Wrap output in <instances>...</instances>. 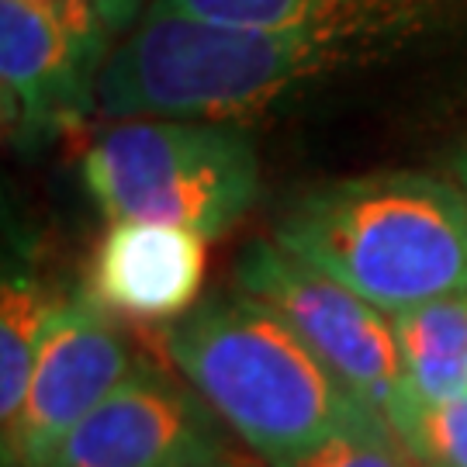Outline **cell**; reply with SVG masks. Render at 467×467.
<instances>
[{
  "mask_svg": "<svg viewBox=\"0 0 467 467\" xmlns=\"http://www.w3.org/2000/svg\"><path fill=\"white\" fill-rule=\"evenodd\" d=\"M274 243L384 316L467 295V194L430 173H368L305 191Z\"/></svg>",
  "mask_w": 467,
  "mask_h": 467,
  "instance_id": "cell-1",
  "label": "cell"
},
{
  "mask_svg": "<svg viewBox=\"0 0 467 467\" xmlns=\"http://www.w3.org/2000/svg\"><path fill=\"white\" fill-rule=\"evenodd\" d=\"M170 360L270 464L347 433H391L267 301L215 298L167 336ZM395 436V433H391Z\"/></svg>",
  "mask_w": 467,
  "mask_h": 467,
  "instance_id": "cell-2",
  "label": "cell"
},
{
  "mask_svg": "<svg viewBox=\"0 0 467 467\" xmlns=\"http://www.w3.org/2000/svg\"><path fill=\"white\" fill-rule=\"evenodd\" d=\"M378 52L312 32L225 28L150 4L100 69L98 100L118 118L225 121Z\"/></svg>",
  "mask_w": 467,
  "mask_h": 467,
  "instance_id": "cell-3",
  "label": "cell"
},
{
  "mask_svg": "<svg viewBox=\"0 0 467 467\" xmlns=\"http://www.w3.org/2000/svg\"><path fill=\"white\" fill-rule=\"evenodd\" d=\"M84 184L108 222H160L215 239L260 194L250 139L225 121H125L84 156Z\"/></svg>",
  "mask_w": 467,
  "mask_h": 467,
  "instance_id": "cell-4",
  "label": "cell"
},
{
  "mask_svg": "<svg viewBox=\"0 0 467 467\" xmlns=\"http://www.w3.org/2000/svg\"><path fill=\"white\" fill-rule=\"evenodd\" d=\"M235 274L239 287L287 318V326L312 347L318 360L399 440L412 399L401 374L391 316L277 243H250Z\"/></svg>",
  "mask_w": 467,
  "mask_h": 467,
  "instance_id": "cell-5",
  "label": "cell"
},
{
  "mask_svg": "<svg viewBox=\"0 0 467 467\" xmlns=\"http://www.w3.org/2000/svg\"><path fill=\"white\" fill-rule=\"evenodd\" d=\"M132 374H139L132 350L98 301L90 295L56 301L28 395L15 426L4 430L7 461L46 467L56 447Z\"/></svg>",
  "mask_w": 467,
  "mask_h": 467,
  "instance_id": "cell-6",
  "label": "cell"
},
{
  "mask_svg": "<svg viewBox=\"0 0 467 467\" xmlns=\"http://www.w3.org/2000/svg\"><path fill=\"white\" fill-rule=\"evenodd\" d=\"M104 56L28 0H0V98L17 139H46L94 108Z\"/></svg>",
  "mask_w": 467,
  "mask_h": 467,
  "instance_id": "cell-7",
  "label": "cell"
},
{
  "mask_svg": "<svg viewBox=\"0 0 467 467\" xmlns=\"http://www.w3.org/2000/svg\"><path fill=\"white\" fill-rule=\"evenodd\" d=\"M208 464L212 447L194 409L146 370L118 384L46 461V467Z\"/></svg>",
  "mask_w": 467,
  "mask_h": 467,
  "instance_id": "cell-8",
  "label": "cell"
},
{
  "mask_svg": "<svg viewBox=\"0 0 467 467\" xmlns=\"http://www.w3.org/2000/svg\"><path fill=\"white\" fill-rule=\"evenodd\" d=\"M204 235L160 222H111L90 264V298L129 318H184L204 284Z\"/></svg>",
  "mask_w": 467,
  "mask_h": 467,
  "instance_id": "cell-9",
  "label": "cell"
},
{
  "mask_svg": "<svg viewBox=\"0 0 467 467\" xmlns=\"http://www.w3.org/2000/svg\"><path fill=\"white\" fill-rule=\"evenodd\" d=\"M173 15H187L256 32H312L353 42L370 52L426 28L447 0H152Z\"/></svg>",
  "mask_w": 467,
  "mask_h": 467,
  "instance_id": "cell-10",
  "label": "cell"
},
{
  "mask_svg": "<svg viewBox=\"0 0 467 467\" xmlns=\"http://www.w3.org/2000/svg\"><path fill=\"white\" fill-rule=\"evenodd\" d=\"M391 333L412 405L467 395V295L391 316Z\"/></svg>",
  "mask_w": 467,
  "mask_h": 467,
  "instance_id": "cell-11",
  "label": "cell"
},
{
  "mask_svg": "<svg viewBox=\"0 0 467 467\" xmlns=\"http://www.w3.org/2000/svg\"><path fill=\"white\" fill-rule=\"evenodd\" d=\"M56 301L32 277H7L0 291V422L15 426Z\"/></svg>",
  "mask_w": 467,
  "mask_h": 467,
  "instance_id": "cell-12",
  "label": "cell"
},
{
  "mask_svg": "<svg viewBox=\"0 0 467 467\" xmlns=\"http://www.w3.org/2000/svg\"><path fill=\"white\" fill-rule=\"evenodd\" d=\"M399 443L419 467H467V395L440 405H412Z\"/></svg>",
  "mask_w": 467,
  "mask_h": 467,
  "instance_id": "cell-13",
  "label": "cell"
},
{
  "mask_svg": "<svg viewBox=\"0 0 467 467\" xmlns=\"http://www.w3.org/2000/svg\"><path fill=\"white\" fill-rule=\"evenodd\" d=\"M35 7L49 11L59 25H67L84 46L100 52L104 59L111 56V42L132 25L139 0H28Z\"/></svg>",
  "mask_w": 467,
  "mask_h": 467,
  "instance_id": "cell-14",
  "label": "cell"
},
{
  "mask_svg": "<svg viewBox=\"0 0 467 467\" xmlns=\"http://www.w3.org/2000/svg\"><path fill=\"white\" fill-rule=\"evenodd\" d=\"M391 433H347L274 467H405Z\"/></svg>",
  "mask_w": 467,
  "mask_h": 467,
  "instance_id": "cell-15",
  "label": "cell"
},
{
  "mask_svg": "<svg viewBox=\"0 0 467 467\" xmlns=\"http://www.w3.org/2000/svg\"><path fill=\"white\" fill-rule=\"evenodd\" d=\"M453 170H457V184H461V191L467 194V146L461 150V156H457V163H453Z\"/></svg>",
  "mask_w": 467,
  "mask_h": 467,
  "instance_id": "cell-16",
  "label": "cell"
}]
</instances>
